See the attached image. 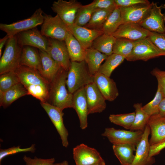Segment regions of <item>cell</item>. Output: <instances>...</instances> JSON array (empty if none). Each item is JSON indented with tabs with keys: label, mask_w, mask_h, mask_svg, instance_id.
Listing matches in <instances>:
<instances>
[{
	"label": "cell",
	"mask_w": 165,
	"mask_h": 165,
	"mask_svg": "<svg viewBox=\"0 0 165 165\" xmlns=\"http://www.w3.org/2000/svg\"><path fill=\"white\" fill-rule=\"evenodd\" d=\"M143 131L117 129L113 127L106 128L102 134L113 145L130 144L136 146L140 141Z\"/></svg>",
	"instance_id": "cell-7"
},
{
	"label": "cell",
	"mask_w": 165,
	"mask_h": 165,
	"mask_svg": "<svg viewBox=\"0 0 165 165\" xmlns=\"http://www.w3.org/2000/svg\"><path fill=\"white\" fill-rule=\"evenodd\" d=\"M22 49V47L18 43L16 35L9 38L0 57V75L15 71L20 66Z\"/></svg>",
	"instance_id": "cell-3"
},
{
	"label": "cell",
	"mask_w": 165,
	"mask_h": 165,
	"mask_svg": "<svg viewBox=\"0 0 165 165\" xmlns=\"http://www.w3.org/2000/svg\"><path fill=\"white\" fill-rule=\"evenodd\" d=\"M150 32L139 24L129 23L121 24L112 35L116 38L136 41L148 37Z\"/></svg>",
	"instance_id": "cell-16"
},
{
	"label": "cell",
	"mask_w": 165,
	"mask_h": 165,
	"mask_svg": "<svg viewBox=\"0 0 165 165\" xmlns=\"http://www.w3.org/2000/svg\"><path fill=\"white\" fill-rule=\"evenodd\" d=\"M163 97L162 91L158 86L154 98L151 101L143 106V110L150 116L159 114L160 105Z\"/></svg>",
	"instance_id": "cell-38"
},
{
	"label": "cell",
	"mask_w": 165,
	"mask_h": 165,
	"mask_svg": "<svg viewBox=\"0 0 165 165\" xmlns=\"http://www.w3.org/2000/svg\"><path fill=\"white\" fill-rule=\"evenodd\" d=\"M151 74L156 79L158 86L160 87L164 97H165V71L155 68L151 72Z\"/></svg>",
	"instance_id": "cell-42"
},
{
	"label": "cell",
	"mask_w": 165,
	"mask_h": 165,
	"mask_svg": "<svg viewBox=\"0 0 165 165\" xmlns=\"http://www.w3.org/2000/svg\"><path fill=\"white\" fill-rule=\"evenodd\" d=\"M147 125L150 128L151 135L149 140L150 146L165 141V117L158 114L151 116Z\"/></svg>",
	"instance_id": "cell-22"
},
{
	"label": "cell",
	"mask_w": 165,
	"mask_h": 165,
	"mask_svg": "<svg viewBox=\"0 0 165 165\" xmlns=\"http://www.w3.org/2000/svg\"><path fill=\"white\" fill-rule=\"evenodd\" d=\"M93 79L94 82L106 100L113 101L119 96L116 83L110 77L97 72L94 76Z\"/></svg>",
	"instance_id": "cell-20"
},
{
	"label": "cell",
	"mask_w": 165,
	"mask_h": 165,
	"mask_svg": "<svg viewBox=\"0 0 165 165\" xmlns=\"http://www.w3.org/2000/svg\"><path fill=\"white\" fill-rule=\"evenodd\" d=\"M67 27L68 31L85 49L91 47L94 41L104 33L102 31L92 29L75 24Z\"/></svg>",
	"instance_id": "cell-18"
},
{
	"label": "cell",
	"mask_w": 165,
	"mask_h": 165,
	"mask_svg": "<svg viewBox=\"0 0 165 165\" xmlns=\"http://www.w3.org/2000/svg\"><path fill=\"white\" fill-rule=\"evenodd\" d=\"M88 107V114L101 113L106 108L105 99L95 84L91 83L84 87Z\"/></svg>",
	"instance_id": "cell-15"
},
{
	"label": "cell",
	"mask_w": 165,
	"mask_h": 165,
	"mask_svg": "<svg viewBox=\"0 0 165 165\" xmlns=\"http://www.w3.org/2000/svg\"><path fill=\"white\" fill-rule=\"evenodd\" d=\"M135 112L128 113L111 114L109 116V121L112 123L130 130L133 124Z\"/></svg>",
	"instance_id": "cell-37"
},
{
	"label": "cell",
	"mask_w": 165,
	"mask_h": 165,
	"mask_svg": "<svg viewBox=\"0 0 165 165\" xmlns=\"http://www.w3.org/2000/svg\"><path fill=\"white\" fill-rule=\"evenodd\" d=\"M44 19L43 11L40 8L37 9L31 16L27 18L10 24L1 23L0 29L11 37L42 25Z\"/></svg>",
	"instance_id": "cell-4"
},
{
	"label": "cell",
	"mask_w": 165,
	"mask_h": 165,
	"mask_svg": "<svg viewBox=\"0 0 165 165\" xmlns=\"http://www.w3.org/2000/svg\"><path fill=\"white\" fill-rule=\"evenodd\" d=\"M42 67L41 75L50 83L61 68L48 53L39 50Z\"/></svg>",
	"instance_id": "cell-24"
},
{
	"label": "cell",
	"mask_w": 165,
	"mask_h": 165,
	"mask_svg": "<svg viewBox=\"0 0 165 165\" xmlns=\"http://www.w3.org/2000/svg\"><path fill=\"white\" fill-rule=\"evenodd\" d=\"M48 39L49 45L46 52L61 67L68 72L71 61L64 41Z\"/></svg>",
	"instance_id": "cell-11"
},
{
	"label": "cell",
	"mask_w": 165,
	"mask_h": 165,
	"mask_svg": "<svg viewBox=\"0 0 165 165\" xmlns=\"http://www.w3.org/2000/svg\"><path fill=\"white\" fill-rule=\"evenodd\" d=\"M125 58L113 53L108 56L105 62L101 64L98 72L110 77L113 71L123 61Z\"/></svg>",
	"instance_id": "cell-33"
},
{
	"label": "cell",
	"mask_w": 165,
	"mask_h": 165,
	"mask_svg": "<svg viewBox=\"0 0 165 165\" xmlns=\"http://www.w3.org/2000/svg\"><path fill=\"white\" fill-rule=\"evenodd\" d=\"M152 5L139 4L120 8L122 24L132 23L139 24L148 13Z\"/></svg>",
	"instance_id": "cell-17"
},
{
	"label": "cell",
	"mask_w": 165,
	"mask_h": 165,
	"mask_svg": "<svg viewBox=\"0 0 165 165\" xmlns=\"http://www.w3.org/2000/svg\"><path fill=\"white\" fill-rule=\"evenodd\" d=\"M91 3L96 10L114 9L116 7L114 0H95Z\"/></svg>",
	"instance_id": "cell-43"
},
{
	"label": "cell",
	"mask_w": 165,
	"mask_h": 165,
	"mask_svg": "<svg viewBox=\"0 0 165 165\" xmlns=\"http://www.w3.org/2000/svg\"><path fill=\"white\" fill-rule=\"evenodd\" d=\"M16 35L18 43L22 47L28 46L47 51L49 45L48 38L43 36L37 29L23 31Z\"/></svg>",
	"instance_id": "cell-13"
},
{
	"label": "cell",
	"mask_w": 165,
	"mask_h": 165,
	"mask_svg": "<svg viewBox=\"0 0 165 165\" xmlns=\"http://www.w3.org/2000/svg\"><path fill=\"white\" fill-rule=\"evenodd\" d=\"M116 6L127 7L139 4H149L151 3L147 0H114Z\"/></svg>",
	"instance_id": "cell-44"
},
{
	"label": "cell",
	"mask_w": 165,
	"mask_h": 165,
	"mask_svg": "<svg viewBox=\"0 0 165 165\" xmlns=\"http://www.w3.org/2000/svg\"><path fill=\"white\" fill-rule=\"evenodd\" d=\"M133 106L135 109V116L130 130L144 131L150 116L144 111L141 103L135 104Z\"/></svg>",
	"instance_id": "cell-32"
},
{
	"label": "cell",
	"mask_w": 165,
	"mask_h": 165,
	"mask_svg": "<svg viewBox=\"0 0 165 165\" xmlns=\"http://www.w3.org/2000/svg\"><path fill=\"white\" fill-rule=\"evenodd\" d=\"M108 56L91 47L85 49L84 61L93 76L98 72L102 63Z\"/></svg>",
	"instance_id": "cell-25"
},
{
	"label": "cell",
	"mask_w": 165,
	"mask_h": 165,
	"mask_svg": "<svg viewBox=\"0 0 165 165\" xmlns=\"http://www.w3.org/2000/svg\"><path fill=\"white\" fill-rule=\"evenodd\" d=\"M161 56H165V53L158 49L147 37L134 42L133 50L126 59L131 61H146Z\"/></svg>",
	"instance_id": "cell-5"
},
{
	"label": "cell",
	"mask_w": 165,
	"mask_h": 165,
	"mask_svg": "<svg viewBox=\"0 0 165 165\" xmlns=\"http://www.w3.org/2000/svg\"><path fill=\"white\" fill-rule=\"evenodd\" d=\"M35 145L32 144L29 147L21 148L19 146H13L7 149H1L0 150V165L2 160L5 157L10 155L20 152H29L34 153L36 150Z\"/></svg>",
	"instance_id": "cell-39"
},
{
	"label": "cell",
	"mask_w": 165,
	"mask_h": 165,
	"mask_svg": "<svg viewBox=\"0 0 165 165\" xmlns=\"http://www.w3.org/2000/svg\"><path fill=\"white\" fill-rule=\"evenodd\" d=\"M68 72L61 68L50 84V104L62 111L73 107V94L66 88Z\"/></svg>",
	"instance_id": "cell-1"
},
{
	"label": "cell",
	"mask_w": 165,
	"mask_h": 165,
	"mask_svg": "<svg viewBox=\"0 0 165 165\" xmlns=\"http://www.w3.org/2000/svg\"><path fill=\"white\" fill-rule=\"evenodd\" d=\"M165 148V141L150 146L149 158L152 159V157L158 154L160 152Z\"/></svg>",
	"instance_id": "cell-45"
},
{
	"label": "cell",
	"mask_w": 165,
	"mask_h": 165,
	"mask_svg": "<svg viewBox=\"0 0 165 165\" xmlns=\"http://www.w3.org/2000/svg\"><path fill=\"white\" fill-rule=\"evenodd\" d=\"M15 71L20 82L24 87L40 85L50 89V83L38 71L28 67L20 65Z\"/></svg>",
	"instance_id": "cell-14"
},
{
	"label": "cell",
	"mask_w": 165,
	"mask_h": 165,
	"mask_svg": "<svg viewBox=\"0 0 165 165\" xmlns=\"http://www.w3.org/2000/svg\"><path fill=\"white\" fill-rule=\"evenodd\" d=\"M91 165H105V161H104L103 162H101L99 163L94 164H93Z\"/></svg>",
	"instance_id": "cell-49"
},
{
	"label": "cell",
	"mask_w": 165,
	"mask_h": 165,
	"mask_svg": "<svg viewBox=\"0 0 165 165\" xmlns=\"http://www.w3.org/2000/svg\"><path fill=\"white\" fill-rule=\"evenodd\" d=\"M73 156L76 165H91L105 161L96 149L83 143L73 148Z\"/></svg>",
	"instance_id": "cell-12"
},
{
	"label": "cell",
	"mask_w": 165,
	"mask_h": 165,
	"mask_svg": "<svg viewBox=\"0 0 165 165\" xmlns=\"http://www.w3.org/2000/svg\"><path fill=\"white\" fill-rule=\"evenodd\" d=\"M96 10L91 3L82 5L76 13L74 24L81 26H85L89 22L93 13Z\"/></svg>",
	"instance_id": "cell-35"
},
{
	"label": "cell",
	"mask_w": 165,
	"mask_h": 165,
	"mask_svg": "<svg viewBox=\"0 0 165 165\" xmlns=\"http://www.w3.org/2000/svg\"><path fill=\"white\" fill-rule=\"evenodd\" d=\"M150 134V128L147 124L141 139L137 145L134 160L130 165H149L154 162L153 159L149 158L150 145L148 137Z\"/></svg>",
	"instance_id": "cell-19"
},
{
	"label": "cell",
	"mask_w": 165,
	"mask_h": 165,
	"mask_svg": "<svg viewBox=\"0 0 165 165\" xmlns=\"http://www.w3.org/2000/svg\"><path fill=\"white\" fill-rule=\"evenodd\" d=\"M25 165H52L55 161L54 158L42 159L35 156L34 158L24 155L23 157Z\"/></svg>",
	"instance_id": "cell-41"
},
{
	"label": "cell",
	"mask_w": 165,
	"mask_h": 165,
	"mask_svg": "<svg viewBox=\"0 0 165 165\" xmlns=\"http://www.w3.org/2000/svg\"><path fill=\"white\" fill-rule=\"evenodd\" d=\"M94 76L89 72L84 61H72L68 72L66 85L68 91L73 94L80 89L94 82Z\"/></svg>",
	"instance_id": "cell-2"
},
{
	"label": "cell",
	"mask_w": 165,
	"mask_h": 165,
	"mask_svg": "<svg viewBox=\"0 0 165 165\" xmlns=\"http://www.w3.org/2000/svg\"><path fill=\"white\" fill-rule=\"evenodd\" d=\"M122 24L120 8L116 6L104 23L101 30L104 34L112 35Z\"/></svg>",
	"instance_id": "cell-30"
},
{
	"label": "cell",
	"mask_w": 165,
	"mask_h": 165,
	"mask_svg": "<svg viewBox=\"0 0 165 165\" xmlns=\"http://www.w3.org/2000/svg\"><path fill=\"white\" fill-rule=\"evenodd\" d=\"M64 41L71 61L81 62L84 61L85 49L69 31Z\"/></svg>",
	"instance_id": "cell-26"
},
{
	"label": "cell",
	"mask_w": 165,
	"mask_h": 165,
	"mask_svg": "<svg viewBox=\"0 0 165 165\" xmlns=\"http://www.w3.org/2000/svg\"><path fill=\"white\" fill-rule=\"evenodd\" d=\"M40 31L48 38L64 41L68 31L66 25L57 14L53 16L45 14Z\"/></svg>",
	"instance_id": "cell-6"
},
{
	"label": "cell",
	"mask_w": 165,
	"mask_h": 165,
	"mask_svg": "<svg viewBox=\"0 0 165 165\" xmlns=\"http://www.w3.org/2000/svg\"><path fill=\"white\" fill-rule=\"evenodd\" d=\"M114 9L96 10L93 13L89 22L84 27L92 29L102 31L104 23Z\"/></svg>",
	"instance_id": "cell-31"
},
{
	"label": "cell",
	"mask_w": 165,
	"mask_h": 165,
	"mask_svg": "<svg viewBox=\"0 0 165 165\" xmlns=\"http://www.w3.org/2000/svg\"><path fill=\"white\" fill-rule=\"evenodd\" d=\"M52 165H69L68 162L67 160H64L63 161L59 163H54Z\"/></svg>",
	"instance_id": "cell-48"
},
{
	"label": "cell",
	"mask_w": 165,
	"mask_h": 165,
	"mask_svg": "<svg viewBox=\"0 0 165 165\" xmlns=\"http://www.w3.org/2000/svg\"><path fill=\"white\" fill-rule=\"evenodd\" d=\"M148 37L158 49L165 53V33L150 32Z\"/></svg>",
	"instance_id": "cell-40"
},
{
	"label": "cell",
	"mask_w": 165,
	"mask_h": 165,
	"mask_svg": "<svg viewBox=\"0 0 165 165\" xmlns=\"http://www.w3.org/2000/svg\"><path fill=\"white\" fill-rule=\"evenodd\" d=\"M78 116L80 127L85 129L88 125V107L84 87L82 88L73 94V107Z\"/></svg>",
	"instance_id": "cell-21"
},
{
	"label": "cell",
	"mask_w": 165,
	"mask_h": 165,
	"mask_svg": "<svg viewBox=\"0 0 165 165\" xmlns=\"http://www.w3.org/2000/svg\"><path fill=\"white\" fill-rule=\"evenodd\" d=\"M26 95H28L27 91L21 83H19L0 96V105L6 108L17 99Z\"/></svg>",
	"instance_id": "cell-28"
},
{
	"label": "cell",
	"mask_w": 165,
	"mask_h": 165,
	"mask_svg": "<svg viewBox=\"0 0 165 165\" xmlns=\"http://www.w3.org/2000/svg\"><path fill=\"white\" fill-rule=\"evenodd\" d=\"M20 83L15 71H10L0 75V96L16 84Z\"/></svg>",
	"instance_id": "cell-36"
},
{
	"label": "cell",
	"mask_w": 165,
	"mask_h": 165,
	"mask_svg": "<svg viewBox=\"0 0 165 165\" xmlns=\"http://www.w3.org/2000/svg\"><path fill=\"white\" fill-rule=\"evenodd\" d=\"M136 146L130 144L113 145L115 155L121 165H130L134 158Z\"/></svg>",
	"instance_id": "cell-27"
},
{
	"label": "cell",
	"mask_w": 165,
	"mask_h": 165,
	"mask_svg": "<svg viewBox=\"0 0 165 165\" xmlns=\"http://www.w3.org/2000/svg\"><path fill=\"white\" fill-rule=\"evenodd\" d=\"M41 106L47 113L58 133L63 146L69 145L68 132L65 126L63 119V111L46 102H40Z\"/></svg>",
	"instance_id": "cell-10"
},
{
	"label": "cell",
	"mask_w": 165,
	"mask_h": 165,
	"mask_svg": "<svg viewBox=\"0 0 165 165\" xmlns=\"http://www.w3.org/2000/svg\"><path fill=\"white\" fill-rule=\"evenodd\" d=\"M163 9L165 4L158 6L156 2H152L148 13L139 24L150 32L165 33V13L162 12Z\"/></svg>",
	"instance_id": "cell-8"
},
{
	"label": "cell",
	"mask_w": 165,
	"mask_h": 165,
	"mask_svg": "<svg viewBox=\"0 0 165 165\" xmlns=\"http://www.w3.org/2000/svg\"><path fill=\"white\" fill-rule=\"evenodd\" d=\"M82 5L75 0H58L53 2L51 9L68 26L74 24L76 13Z\"/></svg>",
	"instance_id": "cell-9"
},
{
	"label": "cell",
	"mask_w": 165,
	"mask_h": 165,
	"mask_svg": "<svg viewBox=\"0 0 165 165\" xmlns=\"http://www.w3.org/2000/svg\"><path fill=\"white\" fill-rule=\"evenodd\" d=\"M158 114L162 116L165 117V97L163 98L160 104Z\"/></svg>",
	"instance_id": "cell-46"
},
{
	"label": "cell",
	"mask_w": 165,
	"mask_h": 165,
	"mask_svg": "<svg viewBox=\"0 0 165 165\" xmlns=\"http://www.w3.org/2000/svg\"><path fill=\"white\" fill-rule=\"evenodd\" d=\"M134 42L125 38H116L113 46V53L122 56L126 59L131 53Z\"/></svg>",
	"instance_id": "cell-34"
},
{
	"label": "cell",
	"mask_w": 165,
	"mask_h": 165,
	"mask_svg": "<svg viewBox=\"0 0 165 165\" xmlns=\"http://www.w3.org/2000/svg\"><path fill=\"white\" fill-rule=\"evenodd\" d=\"M20 65L25 66L36 70L41 74L42 67L38 51L31 46H26L23 47Z\"/></svg>",
	"instance_id": "cell-23"
},
{
	"label": "cell",
	"mask_w": 165,
	"mask_h": 165,
	"mask_svg": "<svg viewBox=\"0 0 165 165\" xmlns=\"http://www.w3.org/2000/svg\"><path fill=\"white\" fill-rule=\"evenodd\" d=\"M10 37L7 35L2 38L0 39V57L2 56V48L4 46L6 45L8 40Z\"/></svg>",
	"instance_id": "cell-47"
},
{
	"label": "cell",
	"mask_w": 165,
	"mask_h": 165,
	"mask_svg": "<svg viewBox=\"0 0 165 165\" xmlns=\"http://www.w3.org/2000/svg\"><path fill=\"white\" fill-rule=\"evenodd\" d=\"M116 39L112 35L103 33L94 41L91 47L109 56L113 53V48Z\"/></svg>",
	"instance_id": "cell-29"
}]
</instances>
